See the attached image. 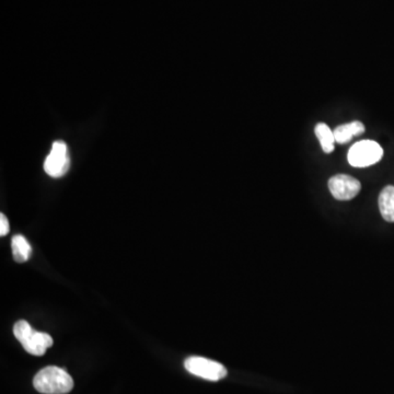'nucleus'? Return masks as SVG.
I'll use <instances>...</instances> for the list:
<instances>
[{"label":"nucleus","instance_id":"f257e3e1","mask_svg":"<svg viewBox=\"0 0 394 394\" xmlns=\"http://www.w3.org/2000/svg\"><path fill=\"white\" fill-rule=\"evenodd\" d=\"M33 386L40 393L66 394L73 390L74 380L66 370L50 366L36 374L33 379Z\"/></svg>","mask_w":394,"mask_h":394},{"label":"nucleus","instance_id":"f03ea898","mask_svg":"<svg viewBox=\"0 0 394 394\" xmlns=\"http://www.w3.org/2000/svg\"><path fill=\"white\" fill-rule=\"evenodd\" d=\"M13 334L29 354L43 356L53 345V339L48 333L35 331L29 322L20 320L13 327Z\"/></svg>","mask_w":394,"mask_h":394},{"label":"nucleus","instance_id":"7ed1b4c3","mask_svg":"<svg viewBox=\"0 0 394 394\" xmlns=\"http://www.w3.org/2000/svg\"><path fill=\"white\" fill-rule=\"evenodd\" d=\"M383 156V149L378 142L362 140L349 149L347 159L349 165L355 168H366L379 163Z\"/></svg>","mask_w":394,"mask_h":394},{"label":"nucleus","instance_id":"20e7f679","mask_svg":"<svg viewBox=\"0 0 394 394\" xmlns=\"http://www.w3.org/2000/svg\"><path fill=\"white\" fill-rule=\"evenodd\" d=\"M184 366L190 374L210 381H218L227 376V369L224 365L204 357H189L185 360Z\"/></svg>","mask_w":394,"mask_h":394},{"label":"nucleus","instance_id":"39448f33","mask_svg":"<svg viewBox=\"0 0 394 394\" xmlns=\"http://www.w3.org/2000/svg\"><path fill=\"white\" fill-rule=\"evenodd\" d=\"M70 167V158L68 147L65 142L57 140L54 142L50 155L44 163V170L50 177H64Z\"/></svg>","mask_w":394,"mask_h":394},{"label":"nucleus","instance_id":"423d86ee","mask_svg":"<svg viewBox=\"0 0 394 394\" xmlns=\"http://www.w3.org/2000/svg\"><path fill=\"white\" fill-rule=\"evenodd\" d=\"M329 189L337 200L351 201L360 194L362 184L351 175H337L330 179Z\"/></svg>","mask_w":394,"mask_h":394},{"label":"nucleus","instance_id":"0eeeda50","mask_svg":"<svg viewBox=\"0 0 394 394\" xmlns=\"http://www.w3.org/2000/svg\"><path fill=\"white\" fill-rule=\"evenodd\" d=\"M333 132L335 142L343 145L351 142L354 136L362 135L365 133V125L360 121H354L348 124L339 125Z\"/></svg>","mask_w":394,"mask_h":394},{"label":"nucleus","instance_id":"6e6552de","mask_svg":"<svg viewBox=\"0 0 394 394\" xmlns=\"http://www.w3.org/2000/svg\"><path fill=\"white\" fill-rule=\"evenodd\" d=\"M379 210L386 222H394V186L384 187L379 195Z\"/></svg>","mask_w":394,"mask_h":394},{"label":"nucleus","instance_id":"1a4fd4ad","mask_svg":"<svg viewBox=\"0 0 394 394\" xmlns=\"http://www.w3.org/2000/svg\"><path fill=\"white\" fill-rule=\"evenodd\" d=\"M11 247L15 262L25 263L30 259L32 247L23 236H15L11 240Z\"/></svg>","mask_w":394,"mask_h":394},{"label":"nucleus","instance_id":"9d476101","mask_svg":"<svg viewBox=\"0 0 394 394\" xmlns=\"http://www.w3.org/2000/svg\"><path fill=\"white\" fill-rule=\"evenodd\" d=\"M315 132L323 151L325 154H331L334 150V132L325 123L317 124Z\"/></svg>","mask_w":394,"mask_h":394},{"label":"nucleus","instance_id":"9b49d317","mask_svg":"<svg viewBox=\"0 0 394 394\" xmlns=\"http://www.w3.org/2000/svg\"><path fill=\"white\" fill-rule=\"evenodd\" d=\"M9 230H11V226H9L7 217L4 214L0 215V236L5 237L6 235H8Z\"/></svg>","mask_w":394,"mask_h":394}]
</instances>
